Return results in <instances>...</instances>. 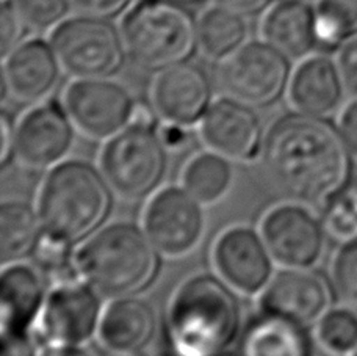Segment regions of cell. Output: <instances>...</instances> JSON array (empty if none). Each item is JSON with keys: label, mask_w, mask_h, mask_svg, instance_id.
I'll list each match as a JSON object with an SVG mask.
<instances>
[{"label": "cell", "mask_w": 357, "mask_h": 356, "mask_svg": "<svg viewBox=\"0 0 357 356\" xmlns=\"http://www.w3.org/2000/svg\"><path fill=\"white\" fill-rule=\"evenodd\" d=\"M351 157L339 127L299 112L274 121L260 152L273 188L285 200L307 207H324L345 188Z\"/></svg>", "instance_id": "cell-1"}, {"label": "cell", "mask_w": 357, "mask_h": 356, "mask_svg": "<svg viewBox=\"0 0 357 356\" xmlns=\"http://www.w3.org/2000/svg\"><path fill=\"white\" fill-rule=\"evenodd\" d=\"M167 323L169 350L177 356L226 352L241 327L237 292L218 275L190 276L171 298Z\"/></svg>", "instance_id": "cell-2"}, {"label": "cell", "mask_w": 357, "mask_h": 356, "mask_svg": "<svg viewBox=\"0 0 357 356\" xmlns=\"http://www.w3.org/2000/svg\"><path fill=\"white\" fill-rule=\"evenodd\" d=\"M157 248L142 228L114 221L99 228L75 253V270L102 297L138 295L160 269Z\"/></svg>", "instance_id": "cell-3"}, {"label": "cell", "mask_w": 357, "mask_h": 356, "mask_svg": "<svg viewBox=\"0 0 357 356\" xmlns=\"http://www.w3.org/2000/svg\"><path fill=\"white\" fill-rule=\"evenodd\" d=\"M112 188L94 165L73 158L50 168L38 193L43 231L71 244L102 228L112 211Z\"/></svg>", "instance_id": "cell-4"}, {"label": "cell", "mask_w": 357, "mask_h": 356, "mask_svg": "<svg viewBox=\"0 0 357 356\" xmlns=\"http://www.w3.org/2000/svg\"><path fill=\"white\" fill-rule=\"evenodd\" d=\"M119 31L126 55L151 71L185 61L197 47L196 21L174 0H133Z\"/></svg>", "instance_id": "cell-5"}, {"label": "cell", "mask_w": 357, "mask_h": 356, "mask_svg": "<svg viewBox=\"0 0 357 356\" xmlns=\"http://www.w3.org/2000/svg\"><path fill=\"white\" fill-rule=\"evenodd\" d=\"M168 152L157 126L130 123L107 140L99 154V170L114 195L137 202L160 187L168 170Z\"/></svg>", "instance_id": "cell-6"}, {"label": "cell", "mask_w": 357, "mask_h": 356, "mask_svg": "<svg viewBox=\"0 0 357 356\" xmlns=\"http://www.w3.org/2000/svg\"><path fill=\"white\" fill-rule=\"evenodd\" d=\"M50 46L63 73L74 79L110 77L123 66L121 31L108 19L75 15L50 30Z\"/></svg>", "instance_id": "cell-7"}, {"label": "cell", "mask_w": 357, "mask_h": 356, "mask_svg": "<svg viewBox=\"0 0 357 356\" xmlns=\"http://www.w3.org/2000/svg\"><path fill=\"white\" fill-rule=\"evenodd\" d=\"M100 297L80 278L52 283L36 320L43 346H85L98 334Z\"/></svg>", "instance_id": "cell-8"}, {"label": "cell", "mask_w": 357, "mask_h": 356, "mask_svg": "<svg viewBox=\"0 0 357 356\" xmlns=\"http://www.w3.org/2000/svg\"><path fill=\"white\" fill-rule=\"evenodd\" d=\"M290 75L287 57L265 41H251L222 60L220 84L227 96L256 109L276 103L289 87Z\"/></svg>", "instance_id": "cell-9"}, {"label": "cell", "mask_w": 357, "mask_h": 356, "mask_svg": "<svg viewBox=\"0 0 357 356\" xmlns=\"http://www.w3.org/2000/svg\"><path fill=\"white\" fill-rule=\"evenodd\" d=\"M63 107L75 131L107 142L130 124L135 101L126 87L108 77L74 79L63 91Z\"/></svg>", "instance_id": "cell-10"}, {"label": "cell", "mask_w": 357, "mask_h": 356, "mask_svg": "<svg viewBox=\"0 0 357 356\" xmlns=\"http://www.w3.org/2000/svg\"><path fill=\"white\" fill-rule=\"evenodd\" d=\"M143 230L162 256H187L201 244L206 231L202 205L183 187L157 190L144 207Z\"/></svg>", "instance_id": "cell-11"}, {"label": "cell", "mask_w": 357, "mask_h": 356, "mask_svg": "<svg viewBox=\"0 0 357 356\" xmlns=\"http://www.w3.org/2000/svg\"><path fill=\"white\" fill-rule=\"evenodd\" d=\"M260 236L274 264L282 269H312L320 262L328 234L307 206L290 201L265 215Z\"/></svg>", "instance_id": "cell-12"}, {"label": "cell", "mask_w": 357, "mask_h": 356, "mask_svg": "<svg viewBox=\"0 0 357 356\" xmlns=\"http://www.w3.org/2000/svg\"><path fill=\"white\" fill-rule=\"evenodd\" d=\"M74 131L63 104L56 101L38 103L17 121L13 157L25 170L54 168L71 152Z\"/></svg>", "instance_id": "cell-13"}, {"label": "cell", "mask_w": 357, "mask_h": 356, "mask_svg": "<svg viewBox=\"0 0 357 356\" xmlns=\"http://www.w3.org/2000/svg\"><path fill=\"white\" fill-rule=\"evenodd\" d=\"M199 137L208 151L231 162L256 161L262 152V121L241 101L231 96L216 99L199 124Z\"/></svg>", "instance_id": "cell-14"}, {"label": "cell", "mask_w": 357, "mask_h": 356, "mask_svg": "<svg viewBox=\"0 0 357 356\" xmlns=\"http://www.w3.org/2000/svg\"><path fill=\"white\" fill-rule=\"evenodd\" d=\"M212 260L218 276L241 295H260L273 278L271 254L262 236L248 226L222 232L213 245Z\"/></svg>", "instance_id": "cell-15"}, {"label": "cell", "mask_w": 357, "mask_h": 356, "mask_svg": "<svg viewBox=\"0 0 357 356\" xmlns=\"http://www.w3.org/2000/svg\"><path fill=\"white\" fill-rule=\"evenodd\" d=\"M212 82L195 63L160 69L151 85V104L163 123L193 127L212 105Z\"/></svg>", "instance_id": "cell-16"}, {"label": "cell", "mask_w": 357, "mask_h": 356, "mask_svg": "<svg viewBox=\"0 0 357 356\" xmlns=\"http://www.w3.org/2000/svg\"><path fill=\"white\" fill-rule=\"evenodd\" d=\"M333 306L326 278L310 269H284L273 275L259 298V309L285 317L305 328L317 325Z\"/></svg>", "instance_id": "cell-17"}, {"label": "cell", "mask_w": 357, "mask_h": 356, "mask_svg": "<svg viewBox=\"0 0 357 356\" xmlns=\"http://www.w3.org/2000/svg\"><path fill=\"white\" fill-rule=\"evenodd\" d=\"M2 60L3 103L8 96L19 103H43L59 85L63 69L50 43L40 38L21 41Z\"/></svg>", "instance_id": "cell-18"}, {"label": "cell", "mask_w": 357, "mask_h": 356, "mask_svg": "<svg viewBox=\"0 0 357 356\" xmlns=\"http://www.w3.org/2000/svg\"><path fill=\"white\" fill-rule=\"evenodd\" d=\"M287 90L293 109L320 118L333 115L347 93L337 63L323 54H310L299 61Z\"/></svg>", "instance_id": "cell-19"}, {"label": "cell", "mask_w": 357, "mask_h": 356, "mask_svg": "<svg viewBox=\"0 0 357 356\" xmlns=\"http://www.w3.org/2000/svg\"><path fill=\"white\" fill-rule=\"evenodd\" d=\"M46 295L44 275L33 264L3 265L0 275V333H29Z\"/></svg>", "instance_id": "cell-20"}, {"label": "cell", "mask_w": 357, "mask_h": 356, "mask_svg": "<svg viewBox=\"0 0 357 356\" xmlns=\"http://www.w3.org/2000/svg\"><path fill=\"white\" fill-rule=\"evenodd\" d=\"M157 319L151 304L137 295L113 298L102 311L98 341L107 352L138 353L155 334Z\"/></svg>", "instance_id": "cell-21"}, {"label": "cell", "mask_w": 357, "mask_h": 356, "mask_svg": "<svg viewBox=\"0 0 357 356\" xmlns=\"http://www.w3.org/2000/svg\"><path fill=\"white\" fill-rule=\"evenodd\" d=\"M260 36L289 60L305 59L318 44L314 8L304 0H278L264 13Z\"/></svg>", "instance_id": "cell-22"}, {"label": "cell", "mask_w": 357, "mask_h": 356, "mask_svg": "<svg viewBox=\"0 0 357 356\" xmlns=\"http://www.w3.org/2000/svg\"><path fill=\"white\" fill-rule=\"evenodd\" d=\"M240 356H314L309 328L260 311L240 336Z\"/></svg>", "instance_id": "cell-23"}, {"label": "cell", "mask_w": 357, "mask_h": 356, "mask_svg": "<svg viewBox=\"0 0 357 356\" xmlns=\"http://www.w3.org/2000/svg\"><path fill=\"white\" fill-rule=\"evenodd\" d=\"M248 24L245 16L212 5L196 21V43L207 60L222 61L245 44Z\"/></svg>", "instance_id": "cell-24"}, {"label": "cell", "mask_w": 357, "mask_h": 356, "mask_svg": "<svg viewBox=\"0 0 357 356\" xmlns=\"http://www.w3.org/2000/svg\"><path fill=\"white\" fill-rule=\"evenodd\" d=\"M232 184L231 161L213 151H204L191 157L182 171V187L202 206H213L225 200Z\"/></svg>", "instance_id": "cell-25"}, {"label": "cell", "mask_w": 357, "mask_h": 356, "mask_svg": "<svg viewBox=\"0 0 357 356\" xmlns=\"http://www.w3.org/2000/svg\"><path fill=\"white\" fill-rule=\"evenodd\" d=\"M38 211L21 200L3 201L0 207V260L19 262L30 256L41 232Z\"/></svg>", "instance_id": "cell-26"}, {"label": "cell", "mask_w": 357, "mask_h": 356, "mask_svg": "<svg viewBox=\"0 0 357 356\" xmlns=\"http://www.w3.org/2000/svg\"><path fill=\"white\" fill-rule=\"evenodd\" d=\"M318 44L337 47L357 35V0H317L314 6Z\"/></svg>", "instance_id": "cell-27"}, {"label": "cell", "mask_w": 357, "mask_h": 356, "mask_svg": "<svg viewBox=\"0 0 357 356\" xmlns=\"http://www.w3.org/2000/svg\"><path fill=\"white\" fill-rule=\"evenodd\" d=\"M75 253L77 251L74 250V244L71 242L41 230L29 258L44 276L56 283L79 278L75 270Z\"/></svg>", "instance_id": "cell-28"}, {"label": "cell", "mask_w": 357, "mask_h": 356, "mask_svg": "<svg viewBox=\"0 0 357 356\" xmlns=\"http://www.w3.org/2000/svg\"><path fill=\"white\" fill-rule=\"evenodd\" d=\"M317 341L333 356H348L357 347V313L351 306L331 308L315 325Z\"/></svg>", "instance_id": "cell-29"}, {"label": "cell", "mask_w": 357, "mask_h": 356, "mask_svg": "<svg viewBox=\"0 0 357 356\" xmlns=\"http://www.w3.org/2000/svg\"><path fill=\"white\" fill-rule=\"evenodd\" d=\"M321 223L328 236L342 244L357 237V179L348 182L324 206Z\"/></svg>", "instance_id": "cell-30"}, {"label": "cell", "mask_w": 357, "mask_h": 356, "mask_svg": "<svg viewBox=\"0 0 357 356\" xmlns=\"http://www.w3.org/2000/svg\"><path fill=\"white\" fill-rule=\"evenodd\" d=\"M331 279L335 295L357 309V237L343 242L331 267Z\"/></svg>", "instance_id": "cell-31"}, {"label": "cell", "mask_w": 357, "mask_h": 356, "mask_svg": "<svg viewBox=\"0 0 357 356\" xmlns=\"http://www.w3.org/2000/svg\"><path fill=\"white\" fill-rule=\"evenodd\" d=\"M10 3L31 31L54 30L71 8L69 0H10Z\"/></svg>", "instance_id": "cell-32"}, {"label": "cell", "mask_w": 357, "mask_h": 356, "mask_svg": "<svg viewBox=\"0 0 357 356\" xmlns=\"http://www.w3.org/2000/svg\"><path fill=\"white\" fill-rule=\"evenodd\" d=\"M25 25L13 8L10 0H2V15H0V52L2 59L8 55L22 40Z\"/></svg>", "instance_id": "cell-33"}, {"label": "cell", "mask_w": 357, "mask_h": 356, "mask_svg": "<svg viewBox=\"0 0 357 356\" xmlns=\"http://www.w3.org/2000/svg\"><path fill=\"white\" fill-rule=\"evenodd\" d=\"M133 0H69L75 15L99 19H113L124 13Z\"/></svg>", "instance_id": "cell-34"}, {"label": "cell", "mask_w": 357, "mask_h": 356, "mask_svg": "<svg viewBox=\"0 0 357 356\" xmlns=\"http://www.w3.org/2000/svg\"><path fill=\"white\" fill-rule=\"evenodd\" d=\"M335 63L347 94L357 98V35L342 44Z\"/></svg>", "instance_id": "cell-35"}, {"label": "cell", "mask_w": 357, "mask_h": 356, "mask_svg": "<svg viewBox=\"0 0 357 356\" xmlns=\"http://www.w3.org/2000/svg\"><path fill=\"white\" fill-rule=\"evenodd\" d=\"M2 334V356H38L40 348L33 336L29 333Z\"/></svg>", "instance_id": "cell-36"}, {"label": "cell", "mask_w": 357, "mask_h": 356, "mask_svg": "<svg viewBox=\"0 0 357 356\" xmlns=\"http://www.w3.org/2000/svg\"><path fill=\"white\" fill-rule=\"evenodd\" d=\"M339 131L349 154L357 161V98L348 103L340 112Z\"/></svg>", "instance_id": "cell-37"}, {"label": "cell", "mask_w": 357, "mask_h": 356, "mask_svg": "<svg viewBox=\"0 0 357 356\" xmlns=\"http://www.w3.org/2000/svg\"><path fill=\"white\" fill-rule=\"evenodd\" d=\"M157 132L162 138L165 148L168 151H181L188 144V127L173 123H163L162 121V124L157 126Z\"/></svg>", "instance_id": "cell-38"}, {"label": "cell", "mask_w": 357, "mask_h": 356, "mask_svg": "<svg viewBox=\"0 0 357 356\" xmlns=\"http://www.w3.org/2000/svg\"><path fill=\"white\" fill-rule=\"evenodd\" d=\"M15 127L8 112L3 110L2 117H0V135H2V142H0V163L5 167L10 162V157L13 156V144H15Z\"/></svg>", "instance_id": "cell-39"}, {"label": "cell", "mask_w": 357, "mask_h": 356, "mask_svg": "<svg viewBox=\"0 0 357 356\" xmlns=\"http://www.w3.org/2000/svg\"><path fill=\"white\" fill-rule=\"evenodd\" d=\"M270 2L271 0H213L215 5L238 13L241 16L256 15V13L266 8Z\"/></svg>", "instance_id": "cell-40"}, {"label": "cell", "mask_w": 357, "mask_h": 356, "mask_svg": "<svg viewBox=\"0 0 357 356\" xmlns=\"http://www.w3.org/2000/svg\"><path fill=\"white\" fill-rule=\"evenodd\" d=\"M38 356H91L84 346H43Z\"/></svg>", "instance_id": "cell-41"}, {"label": "cell", "mask_w": 357, "mask_h": 356, "mask_svg": "<svg viewBox=\"0 0 357 356\" xmlns=\"http://www.w3.org/2000/svg\"><path fill=\"white\" fill-rule=\"evenodd\" d=\"M105 356H139L138 353H124V352H108Z\"/></svg>", "instance_id": "cell-42"}, {"label": "cell", "mask_w": 357, "mask_h": 356, "mask_svg": "<svg viewBox=\"0 0 357 356\" xmlns=\"http://www.w3.org/2000/svg\"><path fill=\"white\" fill-rule=\"evenodd\" d=\"M215 356H240V353H234L231 350H226V352L218 353V355H215Z\"/></svg>", "instance_id": "cell-43"}, {"label": "cell", "mask_w": 357, "mask_h": 356, "mask_svg": "<svg viewBox=\"0 0 357 356\" xmlns=\"http://www.w3.org/2000/svg\"><path fill=\"white\" fill-rule=\"evenodd\" d=\"M174 2H178V3H195V2H199V0H174Z\"/></svg>", "instance_id": "cell-44"}, {"label": "cell", "mask_w": 357, "mask_h": 356, "mask_svg": "<svg viewBox=\"0 0 357 356\" xmlns=\"http://www.w3.org/2000/svg\"><path fill=\"white\" fill-rule=\"evenodd\" d=\"M158 356H177V355L169 350V352H167V353H162V355H158Z\"/></svg>", "instance_id": "cell-45"}, {"label": "cell", "mask_w": 357, "mask_h": 356, "mask_svg": "<svg viewBox=\"0 0 357 356\" xmlns=\"http://www.w3.org/2000/svg\"><path fill=\"white\" fill-rule=\"evenodd\" d=\"M348 356H357V347H356V348H354V350H353L351 353H349Z\"/></svg>", "instance_id": "cell-46"}, {"label": "cell", "mask_w": 357, "mask_h": 356, "mask_svg": "<svg viewBox=\"0 0 357 356\" xmlns=\"http://www.w3.org/2000/svg\"><path fill=\"white\" fill-rule=\"evenodd\" d=\"M304 2H307V0H304Z\"/></svg>", "instance_id": "cell-47"}]
</instances>
